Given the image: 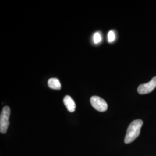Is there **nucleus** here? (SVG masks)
<instances>
[{"instance_id":"1","label":"nucleus","mask_w":156,"mask_h":156,"mask_svg":"<svg viewBox=\"0 0 156 156\" xmlns=\"http://www.w3.org/2000/svg\"><path fill=\"white\" fill-rule=\"evenodd\" d=\"M143 122L140 119L135 120L131 123L127 128L125 136L124 142L126 144L131 143L138 137Z\"/></svg>"},{"instance_id":"2","label":"nucleus","mask_w":156,"mask_h":156,"mask_svg":"<svg viewBox=\"0 0 156 156\" xmlns=\"http://www.w3.org/2000/svg\"><path fill=\"white\" fill-rule=\"evenodd\" d=\"M11 114V109L9 106H4L0 115V132L5 134L7 131L9 125V119Z\"/></svg>"},{"instance_id":"3","label":"nucleus","mask_w":156,"mask_h":156,"mask_svg":"<svg viewBox=\"0 0 156 156\" xmlns=\"http://www.w3.org/2000/svg\"><path fill=\"white\" fill-rule=\"evenodd\" d=\"M90 102L93 107L98 111L105 112L108 109V104L106 101L100 97H91L90 98Z\"/></svg>"},{"instance_id":"4","label":"nucleus","mask_w":156,"mask_h":156,"mask_svg":"<svg viewBox=\"0 0 156 156\" xmlns=\"http://www.w3.org/2000/svg\"><path fill=\"white\" fill-rule=\"evenodd\" d=\"M156 87V76L153 78L147 83L140 84L138 88V92L140 94L150 93Z\"/></svg>"},{"instance_id":"5","label":"nucleus","mask_w":156,"mask_h":156,"mask_svg":"<svg viewBox=\"0 0 156 156\" xmlns=\"http://www.w3.org/2000/svg\"><path fill=\"white\" fill-rule=\"evenodd\" d=\"M63 102L68 111L70 112H73L75 111V109H76L75 102L70 96L66 95L64 98Z\"/></svg>"},{"instance_id":"6","label":"nucleus","mask_w":156,"mask_h":156,"mask_svg":"<svg viewBox=\"0 0 156 156\" xmlns=\"http://www.w3.org/2000/svg\"><path fill=\"white\" fill-rule=\"evenodd\" d=\"M48 83L49 87L52 89L57 90L61 89V83L59 80L57 78H50V79H49Z\"/></svg>"},{"instance_id":"7","label":"nucleus","mask_w":156,"mask_h":156,"mask_svg":"<svg viewBox=\"0 0 156 156\" xmlns=\"http://www.w3.org/2000/svg\"><path fill=\"white\" fill-rule=\"evenodd\" d=\"M101 39H102V38H101V35L100 33H98V32L95 33L94 35V37H93V41H94L95 44H97L100 43L101 41Z\"/></svg>"},{"instance_id":"8","label":"nucleus","mask_w":156,"mask_h":156,"mask_svg":"<svg viewBox=\"0 0 156 156\" xmlns=\"http://www.w3.org/2000/svg\"><path fill=\"white\" fill-rule=\"evenodd\" d=\"M108 42H110V43H111L115 41V34L113 31H110L108 33Z\"/></svg>"}]
</instances>
